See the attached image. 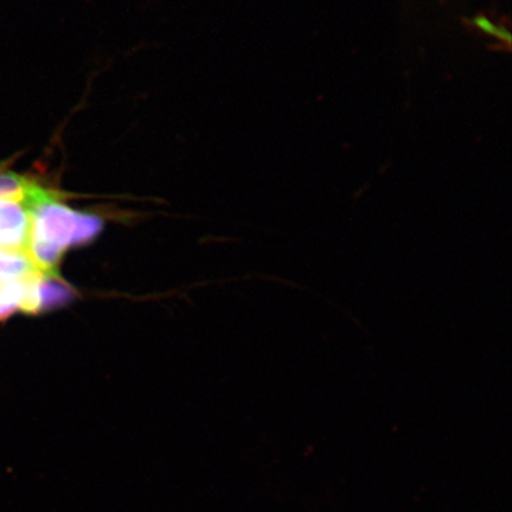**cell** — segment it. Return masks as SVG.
<instances>
[{"instance_id": "2", "label": "cell", "mask_w": 512, "mask_h": 512, "mask_svg": "<svg viewBox=\"0 0 512 512\" xmlns=\"http://www.w3.org/2000/svg\"><path fill=\"white\" fill-rule=\"evenodd\" d=\"M31 216L24 203L0 200V251L27 253Z\"/></svg>"}, {"instance_id": "4", "label": "cell", "mask_w": 512, "mask_h": 512, "mask_svg": "<svg viewBox=\"0 0 512 512\" xmlns=\"http://www.w3.org/2000/svg\"><path fill=\"white\" fill-rule=\"evenodd\" d=\"M34 179L0 169V200L24 201Z\"/></svg>"}, {"instance_id": "5", "label": "cell", "mask_w": 512, "mask_h": 512, "mask_svg": "<svg viewBox=\"0 0 512 512\" xmlns=\"http://www.w3.org/2000/svg\"><path fill=\"white\" fill-rule=\"evenodd\" d=\"M476 27L491 36H496L499 40L507 41L510 44V32L504 28H497L488 18L478 17L475 21Z\"/></svg>"}, {"instance_id": "3", "label": "cell", "mask_w": 512, "mask_h": 512, "mask_svg": "<svg viewBox=\"0 0 512 512\" xmlns=\"http://www.w3.org/2000/svg\"><path fill=\"white\" fill-rule=\"evenodd\" d=\"M29 279L0 283V322L14 315L16 311H22Z\"/></svg>"}, {"instance_id": "1", "label": "cell", "mask_w": 512, "mask_h": 512, "mask_svg": "<svg viewBox=\"0 0 512 512\" xmlns=\"http://www.w3.org/2000/svg\"><path fill=\"white\" fill-rule=\"evenodd\" d=\"M67 194L43 187L32 188L24 206L31 216L29 245H40L66 253L69 247H81L101 233L104 221L94 214L82 213L63 203Z\"/></svg>"}]
</instances>
